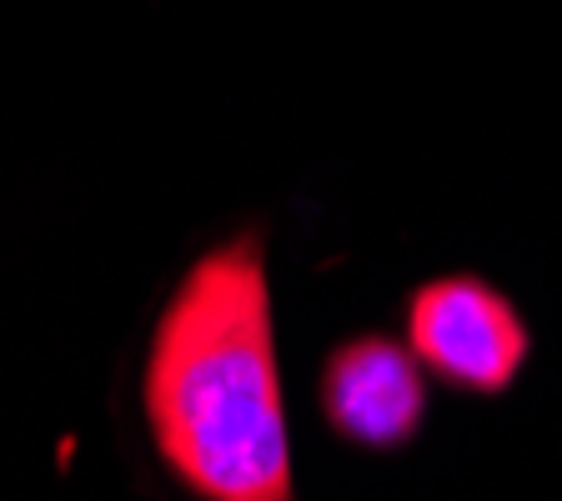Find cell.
Returning <instances> with one entry per match:
<instances>
[{
    "mask_svg": "<svg viewBox=\"0 0 562 501\" xmlns=\"http://www.w3.org/2000/svg\"><path fill=\"white\" fill-rule=\"evenodd\" d=\"M146 426L201 501H296L286 397L257 231L211 246L161 306L140 372Z\"/></svg>",
    "mask_w": 562,
    "mask_h": 501,
    "instance_id": "1",
    "label": "cell"
},
{
    "mask_svg": "<svg viewBox=\"0 0 562 501\" xmlns=\"http://www.w3.org/2000/svg\"><path fill=\"white\" fill-rule=\"evenodd\" d=\"M407 337L422 372L457 391H507L527 366V327L517 306L477 276H437L407 306Z\"/></svg>",
    "mask_w": 562,
    "mask_h": 501,
    "instance_id": "2",
    "label": "cell"
},
{
    "mask_svg": "<svg viewBox=\"0 0 562 501\" xmlns=\"http://www.w3.org/2000/svg\"><path fill=\"white\" fill-rule=\"evenodd\" d=\"M322 407L347 442L372 452L407 446L427 417L422 362L412 356V346L386 337L341 341L322 372Z\"/></svg>",
    "mask_w": 562,
    "mask_h": 501,
    "instance_id": "3",
    "label": "cell"
}]
</instances>
